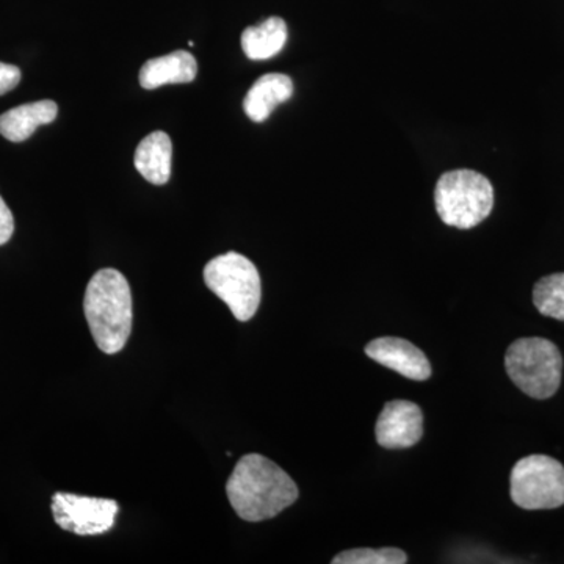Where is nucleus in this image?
<instances>
[{
	"label": "nucleus",
	"instance_id": "obj_1",
	"mask_svg": "<svg viewBox=\"0 0 564 564\" xmlns=\"http://www.w3.org/2000/svg\"><path fill=\"white\" fill-rule=\"evenodd\" d=\"M226 494L237 516L248 522L274 518L300 496L289 474L258 454L240 458L226 484Z\"/></svg>",
	"mask_w": 564,
	"mask_h": 564
},
{
	"label": "nucleus",
	"instance_id": "obj_2",
	"mask_svg": "<svg viewBox=\"0 0 564 564\" xmlns=\"http://www.w3.org/2000/svg\"><path fill=\"white\" fill-rule=\"evenodd\" d=\"M84 313L99 350L120 352L132 333V292L124 274L102 269L88 282Z\"/></svg>",
	"mask_w": 564,
	"mask_h": 564
},
{
	"label": "nucleus",
	"instance_id": "obj_3",
	"mask_svg": "<svg viewBox=\"0 0 564 564\" xmlns=\"http://www.w3.org/2000/svg\"><path fill=\"white\" fill-rule=\"evenodd\" d=\"M434 203L445 225L473 229L492 212V184L474 170H454L437 181Z\"/></svg>",
	"mask_w": 564,
	"mask_h": 564
},
{
	"label": "nucleus",
	"instance_id": "obj_4",
	"mask_svg": "<svg viewBox=\"0 0 564 564\" xmlns=\"http://www.w3.org/2000/svg\"><path fill=\"white\" fill-rule=\"evenodd\" d=\"M505 367L511 381L533 399L555 395L562 383V352L543 337H524L511 344L505 355Z\"/></svg>",
	"mask_w": 564,
	"mask_h": 564
},
{
	"label": "nucleus",
	"instance_id": "obj_5",
	"mask_svg": "<svg viewBox=\"0 0 564 564\" xmlns=\"http://www.w3.org/2000/svg\"><path fill=\"white\" fill-rule=\"evenodd\" d=\"M204 281L237 321H251L258 313L262 300L261 274L254 263L239 252H226L212 259L204 269Z\"/></svg>",
	"mask_w": 564,
	"mask_h": 564
},
{
	"label": "nucleus",
	"instance_id": "obj_6",
	"mask_svg": "<svg viewBox=\"0 0 564 564\" xmlns=\"http://www.w3.org/2000/svg\"><path fill=\"white\" fill-rule=\"evenodd\" d=\"M511 500L524 510H555L564 505V466L545 455L519 459L511 470Z\"/></svg>",
	"mask_w": 564,
	"mask_h": 564
},
{
	"label": "nucleus",
	"instance_id": "obj_7",
	"mask_svg": "<svg viewBox=\"0 0 564 564\" xmlns=\"http://www.w3.org/2000/svg\"><path fill=\"white\" fill-rule=\"evenodd\" d=\"M118 503L111 499L57 492L52 497V514L61 529L79 536L102 534L113 529Z\"/></svg>",
	"mask_w": 564,
	"mask_h": 564
},
{
	"label": "nucleus",
	"instance_id": "obj_8",
	"mask_svg": "<svg viewBox=\"0 0 564 564\" xmlns=\"http://www.w3.org/2000/svg\"><path fill=\"white\" fill-rule=\"evenodd\" d=\"M423 436V413L421 408L406 400H393L384 404L377 425L375 437L384 448L413 447Z\"/></svg>",
	"mask_w": 564,
	"mask_h": 564
},
{
	"label": "nucleus",
	"instance_id": "obj_9",
	"mask_svg": "<svg viewBox=\"0 0 564 564\" xmlns=\"http://www.w3.org/2000/svg\"><path fill=\"white\" fill-rule=\"evenodd\" d=\"M366 355L408 380L426 381L432 377V364L410 340L380 337L366 345Z\"/></svg>",
	"mask_w": 564,
	"mask_h": 564
},
{
	"label": "nucleus",
	"instance_id": "obj_10",
	"mask_svg": "<svg viewBox=\"0 0 564 564\" xmlns=\"http://www.w3.org/2000/svg\"><path fill=\"white\" fill-rule=\"evenodd\" d=\"M198 74V63L191 52L176 51L144 63L140 70V85L154 90L169 84H188Z\"/></svg>",
	"mask_w": 564,
	"mask_h": 564
},
{
	"label": "nucleus",
	"instance_id": "obj_11",
	"mask_svg": "<svg viewBox=\"0 0 564 564\" xmlns=\"http://www.w3.org/2000/svg\"><path fill=\"white\" fill-rule=\"evenodd\" d=\"M173 143L169 133L155 131L140 141L135 169L148 182L165 185L172 176Z\"/></svg>",
	"mask_w": 564,
	"mask_h": 564
},
{
	"label": "nucleus",
	"instance_id": "obj_12",
	"mask_svg": "<svg viewBox=\"0 0 564 564\" xmlns=\"http://www.w3.org/2000/svg\"><path fill=\"white\" fill-rule=\"evenodd\" d=\"M293 95L292 79L284 74H265L259 77L245 96L243 110L254 122H263L280 104Z\"/></svg>",
	"mask_w": 564,
	"mask_h": 564
},
{
	"label": "nucleus",
	"instance_id": "obj_13",
	"mask_svg": "<svg viewBox=\"0 0 564 564\" xmlns=\"http://www.w3.org/2000/svg\"><path fill=\"white\" fill-rule=\"evenodd\" d=\"M58 107L54 101L22 104L0 115V135L13 143L31 139L40 126L51 124L57 118Z\"/></svg>",
	"mask_w": 564,
	"mask_h": 564
},
{
	"label": "nucleus",
	"instance_id": "obj_14",
	"mask_svg": "<svg viewBox=\"0 0 564 564\" xmlns=\"http://www.w3.org/2000/svg\"><path fill=\"white\" fill-rule=\"evenodd\" d=\"M288 36L285 21L272 17L242 33V50L250 61H267L282 51L288 43Z\"/></svg>",
	"mask_w": 564,
	"mask_h": 564
},
{
	"label": "nucleus",
	"instance_id": "obj_15",
	"mask_svg": "<svg viewBox=\"0 0 564 564\" xmlns=\"http://www.w3.org/2000/svg\"><path fill=\"white\" fill-rule=\"evenodd\" d=\"M533 303L545 317L564 322V273L538 281L533 289Z\"/></svg>",
	"mask_w": 564,
	"mask_h": 564
},
{
	"label": "nucleus",
	"instance_id": "obj_16",
	"mask_svg": "<svg viewBox=\"0 0 564 564\" xmlns=\"http://www.w3.org/2000/svg\"><path fill=\"white\" fill-rule=\"evenodd\" d=\"M408 556L402 549H351L333 558V564H404Z\"/></svg>",
	"mask_w": 564,
	"mask_h": 564
},
{
	"label": "nucleus",
	"instance_id": "obj_17",
	"mask_svg": "<svg viewBox=\"0 0 564 564\" xmlns=\"http://www.w3.org/2000/svg\"><path fill=\"white\" fill-rule=\"evenodd\" d=\"M21 69L9 63L0 62V96L6 95L20 85Z\"/></svg>",
	"mask_w": 564,
	"mask_h": 564
},
{
	"label": "nucleus",
	"instance_id": "obj_18",
	"mask_svg": "<svg viewBox=\"0 0 564 564\" xmlns=\"http://www.w3.org/2000/svg\"><path fill=\"white\" fill-rule=\"evenodd\" d=\"M14 232L13 214L0 196V247L9 242Z\"/></svg>",
	"mask_w": 564,
	"mask_h": 564
}]
</instances>
